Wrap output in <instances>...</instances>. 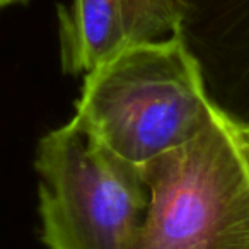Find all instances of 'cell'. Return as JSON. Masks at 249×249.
Here are the masks:
<instances>
[{
  "label": "cell",
  "mask_w": 249,
  "mask_h": 249,
  "mask_svg": "<svg viewBox=\"0 0 249 249\" xmlns=\"http://www.w3.org/2000/svg\"><path fill=\"white\" fill-rule=\"evenodd\" d=\"M215 113L196 58L176 33L87 72L73 118L111 152L142 167L196 137Z\"/></svg>",
  "instance_id": "obj_1"
},
{
  "label": "cell",
  "mask_w": 249,
  "mask_h": 249,
  "mask_svg": "<svg viewBox=\"0 0 249 249\" xmlns=\"http://www.w3.org/2000/svg\"><path fill=\"white\" fill-rule=\"evenodd\" d=\"M140 171L149 205L135 249H249V166L222 111Z\"/></svg>",
  "instance_id": "obj_2"
},
{
  "label": "cell",
  "mask_w": 249,
  "mask_h": 249,
  "mask_svg": "<svg viewBox=\"0 0 249 249\" xmlns=\"http://www.w3.org/2000/svg\"><path fill=\"white\" fill-rule=\"evenodd\" d=\"M41 237L48 249H135L149 191L121 159L72 116L38 143Z\"/></svg>",
  "instance_id": "obj_3"
},
{
  "label": "cell",
  "mask_w": 249,
  "mask_h": 249,
  "mask_svg": "<svg viewBox=\"0 0 249 249\" xmlns=\"http://www.w3.org/2000/svg\"><path fill=\"white\" fill-rule=\"evenodd\" d=\"M183 0H72L58 7L65 73L94 70L118 53L179 33Z\"/></svg>",
  "instance_id": "obj_4"
},
{
  "label": "cell",
  "mask_w": 249,
  "mask_h": 249,
  "mask_svg": "<svg viewBox=\"0 0 249 249\" xmlns=\"http://www.w3.org/2000/svg\"><path fill=\"white\" fill-rule=\"evenodd\" d=\"M237 133H239V142L242 147V154L246 157V162L249 166V121L244 124H237Z\"/></svg>",
  "instance_id": "obj_5"
},
{
  "label": "cell",
  "mask_w": 249,
  "mask_h": 249,
  "mask_svg": "<svg viewBox=\"0 0 249 249\" xmlns=\"http://www.w3.org/2000/svg\"><path fill=\"white\" fill-rule=\"evenodd\" d=\"M16 2H22V0H0V7H5V5L16 4Z\"/></svg>",
  "instance_id": "obj_6"
}]
</instances>
